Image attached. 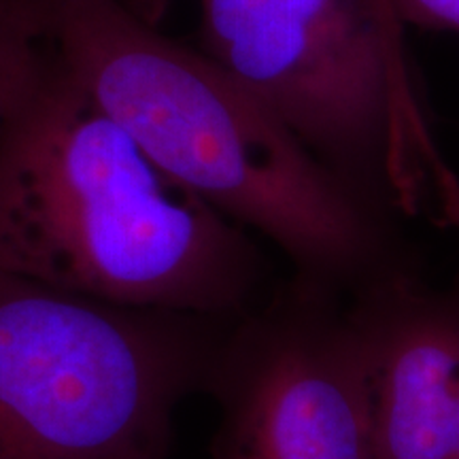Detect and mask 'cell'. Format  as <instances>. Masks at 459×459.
Returning a JSON list of instances; mask_svg holds the SVG:
<instances>
[{
    "label": "cell",
    "mask_w": 459,
    "mask_h": 459,
    "mask_svg": "<svg viewBox=\"0 0 459 459\" xmlns=\"http://www.w3.org/2000/svg\"><path fill=\"white\" fill-rule=\"evenodd\" d=\"M51 56L43 0H0V130Z\"/></svg>",
    "instance_id": "cell-7"
},
{
    "label": "cell",
    "mask_w": 459,
    "mask_h": 459,
    "mask_svg": "<svg viewBox=\"0 0 459 459\" xmlns=\"http://www.w3.org/2000/svg\"><path fill=\"white\" fill-rule=\"evenodd\" d=\"M206 394L211 459H378L347 298L291 277L234 319Z\"/></svg>",
    "instance_id": "cell-5"
},
{
    "label": "cell",
    "mask_w": 459,
    "mask_h": 459,
    "mask_svg": "<svg viewBox=\"0 0 459 459\" xmlns=\"http://www.w3.org/2000/svg\"><path fill=\"white\" fill-rule=\"evenodd\" d=\"M406 26L459 37V0H395Z\"/></svg>",
    "instance_id": "cell-8"
},
{
    "label": "cell",
    "mask_w": 459,
    "mask_h": 459,
    "mask_svg": "<svg viewBox=\"0 0 459 459\" xmlns=\"http://www.w3.org/2000/svg\"><path fill=\"white\" fill-rule=\"evenodd\" d=\"M378 459H459V273H404L349 298Z\"/></svg>",
    "instance_id": "cell-6"
},
{
    "label": "cell",
    "mask_w": 459,
    "mask_h": 459,
    "mask_svg": "<svg viewBox=\"0 0 459 459\" xmlns=\"http://www.w3.org/2000/svg\"><path fill=\"white\" fill-rule=\"evenodd\" d=\"M200 51L361 196L459 234V175L395 0H200Z\"/></svg>",
    "instance_id": "cell-3"
},
{
    "label": "cell",
    "mask_w": 459,
    "mask_h": 459,
    "mask_svg": "<svg viewBox=\"0 0 459 459\" xmlns=\"http://www.w3.org/2000/svg\"><path fill=\"white\" fill-rule=\"evenodd\" d=\"M234 319L0 271V459H166L172 415L206 392Z\"/></svg>",
    "instance_id": "cell-4"
},
{
    "label": "cell",
    "mask_w": 459,
    "mask_h": 459,
    "mask_svg": "<svg viewBox=\"0 0 459 459\" xmlns=\"http://www.w3.org/2000/svg\"><path fill=\"white\" fill-rule=\"evenodd\" d=\"M119 3H124L126 7H128L130 11H134V13L143 17V20L152 22V20H149V15H147V0H119ZM152 24H153V22H152Z\"/></svg>",
    "instance_id": "cell-9"
},
{
    "label": "cell",
    "mask_w": 459,
    "mask_h": 459,
    "mask_svg": "<svg viewBox=\"0 0 459 459\" xmlns=\"http://www.w3.org/2000/svg\"><path fill=\"white\" fill-rule=\"evenodd\" d=\"M0 271L122 307L234 319L260 302L264 257L243 226L172 181L51 48L0 130Z\"/></svg>",
    "instance_id": "cell-2"
},
{
    "label": "cell",
    "mask_w": 459,
    "mask_h": 459,
    "mask_svg": "<svg viewBox=\"0 0 459 459\" xmlns=\"http://www.w3.org/2000/svg\"><path fill=\"white\" fill-rule=\"evenodd\" d=\"M74 79L172 181L283 251L294 277L353 298L423 271L389 213L264 108L204 51L160 34L119 0H43Z\"/></svg>",
    "instance_id": "cell-1"
}]
</instances>
